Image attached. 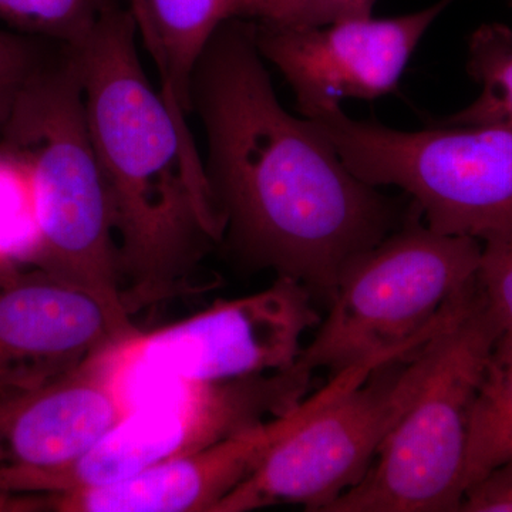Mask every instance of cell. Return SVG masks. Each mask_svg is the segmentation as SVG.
Returning a JSON list of instances; mask_svg holds the SVG:
<instances>
[{"label":"cell","mask_w":512,"mask_h":512,"mask_svg":"<svg viewBox=\"0 0 512 512\" xmlns=\"http://www.w3.org/2000/svg\"><path fill=\"white\" fill-rule=\"evenodd\" d=\"M481 244L478 295L497 326L498 339H512V231L485 238Z\"/></svg>","instance_id":"ac0fdd59"},{"label":"cell","mask_w":512,"mask_h":512,"mask_svg":"<svg viewBox=\"0 0 512 512\" xmlns=\"http://www.w3.org/2000/svg\"><path fill=\"white\" fill-rule=\"evenodd\" d=\"M0 141L28 165L37 235L29 264L93 293L120 318L130 319L109 197L69 49L56 60L46 56L30 76Z\"/></svg>","instance_id":"3957f363"},{"label":"cell","mask_w":512,"mask_h":512,"mask_svg":"<svg viewBox=\"0 0 512 512\" xmlns=\"http://www.w3.org/2000/svg\"><path fill=\"white\" fill-rule=\"evenodd\" d=\"M161 93L185 117L191 82L205 47L222 25L239 19L242 0H146Z\"/></svg>","instance_id":"5bb4252c"},{"label":"cell","mask_w":512,"mask_h":512,"mask_svg":"<svg viewBox=\"0 0 512 512\" xmlns=\"http://www.w3.org/2000/svg\"><path fill=\"white\" fill-rule=\"evenodd\" d=\"M306 119L356 177L400 188L433 231L480 241L512 231V127L396 130L352 119L340 104Z\"/></svg>","instance_id":"5b68a950"},{"label":"cell","mask_w":512,"mask_h":512,"mask_svg":"<svg viewBox=\"0 0 512 512\" xmlns=\"http://www.w3.org/2000/svg\"><path fill=\"white\" fill-rule=\"evenodd\" d=\"M313 295L284 276L262 291L217 301L210 308L121 343L128 369L143 367L183 382H225L286 372L303 339L318 328Z\"/></svg>","instance_id":"9c48e42d"},{"label":"cell","mask_w":512,"mask_h":512,"mask_svg":"<svg viewBox=\"0 0 512 512\" xmlns=\"http://www.w3.org/2000/svg\"><path fill=\"white\" fill-rule=\"evenodd\" d=\"M138 35L133 10L117 2L80 45L67 47L119 239L128 313L183 292L225 232L190 128L148 80Z\"/></svg>","instance_id":"7a4b0ae2"},{"label":"cell","mask_w":512,"mask_h":512,"mask_svg":"<svg viewBox=\"0 0 512 512\" xmlns=\"http://www.w3.org/2000/svg\"><path fill=\"white\" fill-rule=\"evenodd\" d=\"M40 39L0 29V131L20 90L46 59Z\"/></svg>","instance_id":"d6986e66"},{"label":"cell","mask_w":512,"mask_h":512,"mask_svg":"<svg viewBox=\"0 0 512 512\" xmlns=\"http://www.w3.org/2000/svg\"><path fill=\"white\" fill-rule=\"evenodd\" d=\"M8 262H16V261H13V259L8 258V256L0 255V266L8 264ZM2 393H6V392H0V394H2Z\"/></svg>","instance_id":"cb8c5ba5"},{"label":"cell","mask_w":512,"mask_h":512,"mask_svg":"<svg viewBox=\"0 0 512 512\" xmlns=\"http://www.w3.org/2000/svg\"><path fill=\"white\" fill-rule=\"evenodd\" d=\"M446 332L412 355L377 367L286 434L214 512L254 511L275 504L325 512L372 466L387 434L419 392Z\"/></svg>","instance_id":"ba28073f"},{"label":"cell","mask_w":512,"mask_h":512,"mask_svg":"<svg viewBox=\"0 0 512 512\" xmlns=\"http://www.w3.org/2000/svg\"><path fill=\"white\" fill-rule=\"evenodd\" d=\"M322 26L255 23L259 53L281 73L303 117L345 99L376 100L397 89L420 40L446 8Z\"/></svg>","instance_id":"30bf717a"},{"label":"cell","mask_w":512,"mask_h":512,"mask_svg":"<svg viewBox=\"0 0 512 512\" xmlns=\"http://www.w3.org/2000/svg\"><path fill=\"white\" fill-rule=\"evenodd\" d=\"M302 0H242L239 19L264 25H281L301 5Z\"/></svg>","instance_id":"7402d4cb"},{"label":"cell","mask_w":512,"mask_h":512,"mask_svg":"<svg viewBox=\"0 0 512 512\" xmlns=\"http://www.w3.org/2000/svg\"><path fill=\"white\" fill-rule=\"evenodd\" d=\"M512 460V339H498L478 389L468 431L464 494Z\"/></svg>","instance_id":"9a60e30c"},{"label":"cell","mask_w":512,"mask_h":512,"mask_svg":"<svg viewBox=\"0 0 512 512\" xmlns=\"http://www.w3.org/2000/svg\"><path fill=\"white\" fill-rule=\"evenodd\" d=\"M120 343L73 372L0 394V466L69 463L133 413Z\"/></svg>","instance_id":"4fadbf2b"},{"label":"cell","mask_w":512,"mask_h":512,"mask_svg":"<svg viewBox=\"0 0 512 512\" xmlns=\"http://www.w3.org/2000/svg\"><path fill=\"white\" fill-rule=\"evenodd\" d=\"M137 332L79 286L18 262L0 266V392L42 386Z\"/></svg>","instance_id":"8fae6325"},{"label":"cell","mask_w":512,"mask_h":512,"mask_svg":"<svg viewBox=\"0 0 512 512\" xmlns=\"http://www.w3.org/2000/svg\"><path fill=\"white\" fill-rule=\"evenodd\" d=\"M467 70L480 84V94L436 123L512 127V30L500 23L480 26L468 42Z\"/></svg>","instance_id":"2e32d148"},{"label":"cell","mask_w":512,"mask_h":512,"mask_svg":"<svg viewBox=\"0 0 512 512\" xmlns=\"http://www.w3.org/2000/svg\"><path fill=\"white\" fill-rule=\"evenodd\" d=\"M498 336L478 295L437 342L419 392L365 476L325 512L460 511L471 413Z\"/></svg>","instance_id":"8992f818"},{"label":"cell","mask_w":512,"mask_h":512,"mask_svg":"<svg viewBox=\"0 0 512 512\" xmlns=\"http://www.w3.org/2000/svg\"><path fill=\"white\" fill-rule=\"evenodd\" d=\"M460 511L512 512V460L468 488Z\"/></svg>","instance_id":"ffe728a7"},{"label":"cell","mask_w":512,"mask_h":512,"mask_svg":"<svg viewBox=\"0 0 512 512\" xmlns=\"http://www.w3.org/2000/svg\"><path fill=\"white\" fill-rule=\"evenodd\" d=\"M376 0H302L301 5L278 26H322L336 20L372 16Z\"/></svg>","instance_id":"44dd1931"},{"label":"cell","mask_w":512,"mask_h":512,"mask_svg":"<svg viewBox=\"0 0 512 512\" xmlns=\"http://www.w3.org/2000/svg\"><path fill=\"white\" fill-rule=\"evenodd\" d=\"M511 2H512V0H511Z\"/></svg>","instance_id":"d4e9b609"},{"label":"cell","mask_w":512,"mask_h":512,"mask_svg":"<svg viewBox=\"0 0 512 512\" xmlns=\"http://www.w3.org/2000/svg\"><path fill=\"white\" fill-rule=\"evenodd\" d=\"M346 390L345 379L333 377L288 413L188 456L163 461L119 483L47 494V511L214 512L279 440Z\"/></svg>","instance_id":"7c38bea8"},{"label":"cell","mask_w":512,"mask_h":512,"mask_svg":"<svg viewBox=\"0 0 512 512\" xmlns=\"http://www.w3.org/2000/svg\"><path fill=\"white\" fill-rule=\"evenodd\" d=\"M128 6L133 10L144 45H146L148 52H151V49H153V32H151L150 18H148L147 2L146 0H128Z\"/></svg>","instance_id":"603a6c76"},{"label":"cell","mask_w":512,"mask_h":512,"mask_svg":"<svg viewBox=\"0 0 512 512\" xmlns=\"http://www.w3.org/2000/svg\"><path fill=\"white\" fill-rule=\"evenodd\" d=\"M481 248L480 239L433 231L413 204L399 228L346 266L296 366L333 376L372 357L417 352L476 305Z\"/></svg>","instance_id":"277c9868"},{"label":"cell","mask_w":512,"mask_h":512,"mask_svg":"<svg viewBox=\"0 0 512 512\" xmlns=\"http://www.w3.org/2000/svg\"><path fill=\"white\" fill-rule=\"evenodd\" d=\"M311 382L298 366L225 382H183L171 396L133 410L69 463L0 466V493L63 494L119 483L288 413L308 397Z\"/></svg>","instance_id":"52a82bcc"},{"label":"cell","mask_w":512,"mask_h":512,"mask_svg":"<svg viewBox=\"0 0 512 512\" xmlns=\"http://www.w3.org/2000/svg\"><path fill=\"white\" fill-rule=\"evenodd\" d=\"M207 138L205 173L244 264L332 301L346 266L412 211L349 170L311 120L282 106L255 23L232 19L205 47L191 110Z\"/></svg>","instance_id":"6da1fadb"},{"label":"cell","mask_w":512,"mask_h":512,"mask_svg":"<svg viewBox=\"0 0 512 512\" xmlns=\"http://www.w3.org/2000/svg\"><path fill=\"white\" fill-rule=\"evenodd\" d=\"M114 3L117 0H0V22L20 35L74 47Z\"/></svg>","instance_id":"e0dca14e"}]
</instances>
